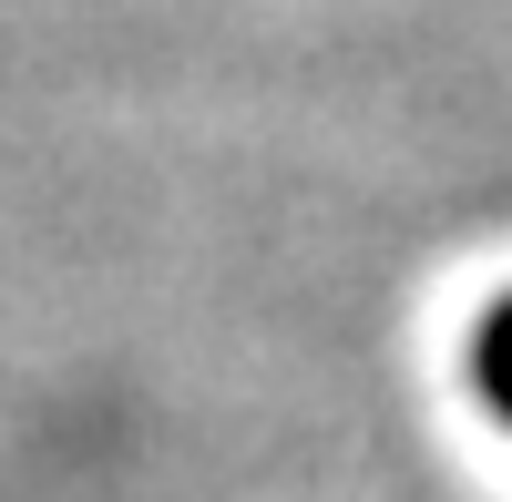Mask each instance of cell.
I'll list each match as a JSON object with an SVG mask.
<instances>
[{
    "mask_svg": "<svg viewBox=\"0 0 512 502\" xmlns=\"http://www.w3.org/2000/svg\"><path fill=\"white\" fill-rule=\"evenodd\" d=\"M472 380H482V390H492V400L512 410V298H502V308L482 318V349H472Z\"/></svg>",
    "mask_w": 512,
    "mask_h": 502,
    "instance_id": "6da1fadb",
    "label": "cell"
}]
</instances>
